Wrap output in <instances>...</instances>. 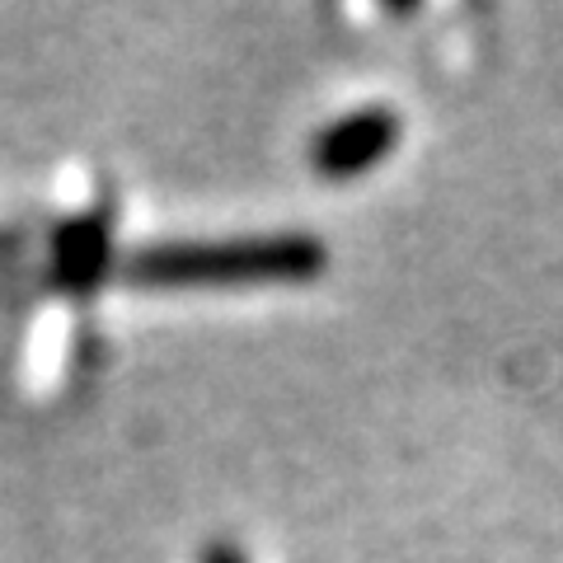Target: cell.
Masks as SVG:
<instances>
[{"label":"cell","instance_id":"277c9868","mask_svg":"<svg viewBox=\"0 0 563 563\" xmlns=\"http://www.w3.org/2000/svg\"><path fill=\"white\" fill-rule=\"evenodd\" d=\"M202 563H250V559H244L231 540H217V544H207L202 550Z\"/></svg>","mask_w":563,"mask_h":563},{"label":"cell","instance_id":"6da1fadb","mask_svg":"<svg viewBox=\"0 0 563 563\" xmlns=\"http://www.w3.org/2000/svg\"><path fill=\"white\" fill-rule=\"evenodd\" d=\"M329 268L320 235H235V240H161L118 258L128 287H250V282H314Z\"/></svg>","mask_w":563,"mask_h":563},{"label":"cell","instance_id":"7a4b0ae2","mask_svg":"<svg viewBox=\"0 0 563 563\" xmlns=\"http://www.w3.org/2000/svg\"><path fill=\"white\" fill-rule=\"evenodd\" d=\"M399 113L385 109V103H366V109L347 113L339 122H329V128L314 136L310 146V165L320 179H357V174L376 169L385 155L399 146Z\"/></svg>","mask_w":563,"mask_h":563},{"label":"cell","instance_id":"3957f363","mask_svg":"<svg viewBox=\"0 0 563 563\" xmlns=\"http://www.w3.org/2000/svg\"><path fill=\"white\" fill-rule=\"evenodd\" d=\"M118 273L113 250V211L90 207L80 217H66L52 235V282L66 296H90Z\"/></svg>","mask_w":563,"mask_h":563}]
</instances>
